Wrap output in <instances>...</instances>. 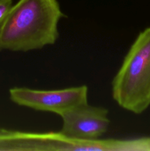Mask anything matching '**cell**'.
I'll return each instance as SVG.
<instances>
[{"label":"cell","mask_w":150,"mask_h":151,"mask_svg":"<svg viewBox=\"0 0 150 151\" xmlns=\"http://www.w3.org/2000/svg\"><path fill=\"white\" fill-rule=\"evenodd\" d=\"M13 6V0H0V27L2 25Z\"/></svg>","instance_id":"8992f818"},{"label":"cell","mask_w":150,"mask_h":151,"mask_svg":"<svg viewBox=\"0 0 150 151\" xmlns=\"http://www.w3.org/2000/svg\"><path fill=\"white\" fill-rule=\"evenodd\" d=\"M113 100L141 114L150 106V27L140 32L112 81Z\"/></svg>","instance_id":"7a4b0ae2"},{"label":"cell","mask_w":150,"mask_h":151,"mask_svg":"<svg viewBox=\"0 0 150 151\" xmlns=\"http://www.w3.org/2000/svg\"><path fill=\"white\" fill-rule=\"evenodd\" d=\"M87 86L56 90H38L13 87L9 90L10 99L19 106L35 111L51 112L61 116L68 111L88 103Z\"/></svg>","instance_id":"277c9868"},{"label":"cell","mask_w":150,"mask_h":151,"mask_svg":"<svg viewBox=\"0 0 150 151\" xmlns=\"http://www.w3.org/2000/svg\"><path fill=\"white\" fill-rule=\"evenodd\" d=\"M150 151V137L82 140L60 131L35 133L0 128V151Z\"/></svg>","instance_id":"3957f363"},{"label":"cell","mask_w":150,"mask_h":151,"mask_svg":"<svg viewBox=\"0 0 150 151\" xmlns=\"http://www.w3.org/2000/svg\"><path fill=\"white\" fill-rule=\"evenodd\" d=\"M63 17L57 0H19L0 27V50L29 52L53 45Z\"/></svg>","instance_id":"6da1fadb"},{"label":"cell","mask_w":150,"mask_h":151,"mask_svg":"<svg viewBox=\"0 0 150 151\" xmlns=\"http://www.w3.org/2000/svg\"><path fill=\"white\" fill-rule=\"evenodd\" d=\"M108 109L85 105L76 106L60 116V132L69 137L82 140L99 139L107 131L110 120Z\"/></svg>","instance_id":"5b68a950"}]
</instances>
